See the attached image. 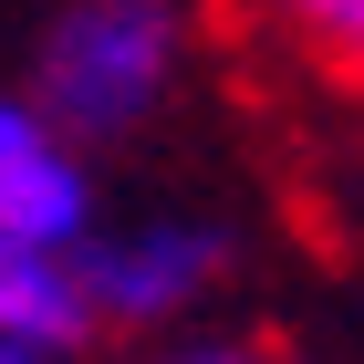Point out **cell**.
<instances>
[{"mask_svg":"<svg viewBox=\"0 0 364 364\" xmlns=\"http://www.w3.org/2000/svg\"><path fill=\"white\" fill-rule=\"evenodd\" d=\"M198 63V0H53L31 31V105L84 146H136L167 125Z\"/></svg>","mask_w":364,"mask_h":364,"instance_id":"6da1fadb","label":"cell"},{"mask_svg":"<svg viewBox=\"0 0 364 364\" xmlns=\"http://www.w3.org/2000/svg\"><path fill=\"white\" fill-rule=\"evenodd\" d=\"M73 260H84L94 333H177L229 281L240 240H229V219H198V208H146V219H94Z\"/></svg>","mask_w":364,"mask_h":364,"instance_id":"7a4b0ae2","label":"cell"},{"mask_svg":"<svg viewBox=\"0 0 364 364\" xmlns=\"http://www.w3.org/2000/svg\"><path fill=\"white\" fill-rule=\"evenodd\" d=\"M94 219H105L94 156L31 94H0V229L11 240H42V250H84Z\"/></svg>","mask_w":364,"mask_h":364,"instance_id":"3957f363","label":"cell"},{"mask_svg":"<svg viewBox=\"0 0 364 364\" xmlns=\"http://www.w3.org/2000/svg\"><path fill=\"white\" fill-rule=\"evenodd\" d=\"M0 343L63 364L94 343V302H84V260L42 250V240H11L0 229Z\"/></svg>","mask_w":364,"mask_h":364,"instance_id":"277c9868","label":"cell"},{"mask_svg":"<svg viewBox=\"0 0 364 364\" xmlns=\"http://www.w3.org/2000/svg\"><path fill=\"white\" fill-rule=\"evenodd\" d=\"M240 21L281 63H302L312 84L364 94V0H240Z\"/></svg>","mask_w":364,"mask_h":364,"instance_id":"5b68a950","label":"cell"},{"mask_svg":"<svg viewBox=\"0 0 364 364\" xmlns=\"http://www.w3.org/2000/svg\"><path fill=\"white\" fill-rule=\"evenodd\" d=\"M146 364H302V354H281L260 333H198V343H167V354H146Z\"/></svg>","mask_w":364,"mask_h":364,"instance_id":"8992f818","label":"cell"},{"mask_svg":"<svg viewBox=\"0 0 364 364\" xmlns=\"http://www.w3.org/2000/svg\"><path fill=\"white\" fill-rule=\"evenodd\" d=\"M0 364H42V354H21V343H0Z\"/></svg>","mask_w":364,"mask_h":364,"instance_id":"52a82bcc","label":"cell"}]
</instances>
